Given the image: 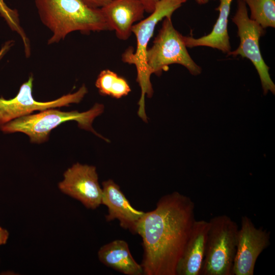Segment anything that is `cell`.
Here are the masks:
<instances>
[{"label": "cell", "instance_id": "cell-8", "mask_svg": "<svg viewBox=\"0 0 275 275\" xmlns=\"http://www.w3.org/2000/svg\"><path fill=\"white\" fill-rule=\"evenodd\" d=\"M33 77L21 86L16 96L10 99L0 97V127L16 118L31 114L35 111H44L50 108L69 106L71 103L80 102L88 90L83 85L76 92L64 95L54 100L41 102L32 95Z\"/></svg>", "mask_w": 275, "mask_h": 275}, {"label": "cell", "instance_id": "cell-17", "mask_svg": "<svg viewBox=\"0 0 275 275\" xmlns=\"http://www.w3.org/2000/svg\"><path fill=\"white\" fill-rule=\"evenodd\" d=\"M250 9V18L263 29L275 27V0H242Z\"/></svg>", "mask_w": 275, "mask_h": 275}, {"label": "cell", "instance_id": "cell-5", "mask_svg": "<svg viewBox=\"0 0 275 275\" xmlns=\"http://www.w3.org/2000/svg\"><path fill=\"white\" fill-rule=\"evenodd\" d=\"M204 258L200 275H233L238 226L227 215L209 221Z\"/></svg>", "mask_w": 275, "mask_h": 275}, {"label": "cell", "instance_id": "cell-1", "mask_svg": "<svg viewBox=\"0 0 275 275\" xmlns=\"http://www.w3.org/2000/svg\"><path fill=\"white\" fill-rule=\"evenodd\" d=\"M195 203L174 191L160 198L156 208L145 212L136 228L142 239L141 265L144 275H176L195 221Z\"/></svg>", "mask_w": 275, "mask_h": 275}, {"label": "cell", "instance_id": "cell-11", "mask_svg": "<svg viewBox=\"0 0 275 275\" xmlns=\"http://www.w3.org/2000/svg\"><path fill=\"white\" fill-rule=\"evenodd\" d=\"M102 204L105 205L108 213L105 215L107 222L117 219L121 228L136 234L139 222L145 212L133 207L120 186L112 179L102 183Z\"/></svg>", "mask_w": 275, "mask_h": 275}, {"label": "cell", "instance_id": "cell-9", "mask_svg": "<svg viewBox=\"0 0 275 275\" xmlns=\"http://www.w3.org/2000/svg\"><path fill=\"white\" fill-rule=\"evenodd\" d=\"M270 244V232L257 228L248 216L241 218L233 275H253L259 256Z\"/></svg>", "mask_w": 275, "mask_h": 275}, {"label": "cell", "instance_id": "cell-10", "mask_svg": "<svg viewBox=\"0 0 275 275\" xmlns=\"http://www.w3.org/2000/svg\"><path fill=\"white\" fill-rule=\"evenodd\" d=\"M63 176L58 184L63 193L79 201L88 209H95L102 204V190L95 167L77 162Z\"/></svg>", "mask_w": 275, "mask_h": 275}, {"label": "cell", "instance_id": "cell-16", "mask_svg": "<svg viewBox=\"0 0 275 275\" xmlns=\"http://www.w3.org/2000/svg\"><path fill=\"white\" fill-rule=\"evenodd\" d=\"M95 86L101 95L117 99L127 96L131 91L127 80L109 69L100 72Z\"/></svg>", "mask_w": 275, "mask_h": 275}, {"label": "cell", "instance_id": "cell-12", "mask_svg": "<svg viewBox=\"0 0 275 275\" xmlns=\"http://www.w3.org/2000/svg\"><path fill=\"white\" fill-rule=\"evenodd\" d=\"M110 31L121 40H127L136 22L144 18L143 5L138 0H112L100 8Z\"/></svg>", "mask_w": 275, "mask_h": 275}, {"label": "cell", "instance_id": "cell-4", "mask_svg": "<svg viewBox=\"0 0 275 275\" xmlns=\"http://www.w3.org/2000/svg\"><path fill=\"white\" fill-rule=\"evenodd\" d=\"M102 104L96 103L89 110L84 112L77 111L62 112L50 108L35 114H30L14 119L0 127L6 133L22 132L26 134L34 143H42L48 140L51 131L61 124L75 121L81 129L90 131L97 136L106 140L93 129L94 120L104 111Z\"/></svg>", "mask_w": 275, "mask_h": 275}, {"label": "cell", "instance_id": "cell-14", "mask_svg": "<svg viewBox=\"0 0 275 275\" xmlns=\"http://www.w3.org/2000/svg\"><path fill=\"white\" fill-rule=\"evenodd\" d=\"M232 1L219 0V5L216 9L219 11L218 17L209 34L198 38L183 36L187 47L206 46L217 49L227 54L231 51L228 25Z\"/></svg>", "mask_w": 275, "mask_h": 275}, {"label": "cell", "instance_id": "cell-15", "mask_svg": "<svg viewBox=\"0 0 275 275\" xmlns=\"http://www.w3.org/2000/svg\"><path fill=\"white\" fill-rule=\"evenodd\" d=\"M98 257L105 265L124 274H143L142 266L133 258L128 243L123 240H115L102 246Z\"/></svg>", "mask_w": 275, "mask_h": 275}, {"label": "cell", "instance_id": "cell-3", "mask_svg": "<svg viewBox=\"0 0 275 275\" xmlns=\"http://www.w3.org/2000/svg\"><path fill=\"white\" fill-rule=\"evenodd\" d=\"M186 0H160L154 11L146 18L135 23L132 33L135 36L136 46L134 52L129 49L122 56L123 61L133 64L137 71L136 81L141 90V95L138 102V114L144 122L147 121L145 111V97L150 98L154 91L150 80V73L146 62L148 43L152 37L157 24L166 17L171 18L173 13Z\"/></svg>", "mask_w": 275, "mask_h": 275}, {"label": "cell", "instance_id": "cell-13", "mask_svg": "<svg viewBox=\"0 0 275 275\" xmlns=\"http://www.w3.org/2000/svg\"><path fill=\"white\" fill-rule=\"evenodd\" d=\"M209 221L196 220L176 269V275H200L204 258Z\"/></svg>", "mask_w": 275, "mask_h": 275}, {"label": "cell", "instance_id": "cell-7", "mask_svg": "<svg viewBox=\"0 0 275 275\" xmlns=\"http://www.w3.org/2000/svg\"><path fill=\"white\" fill-rule=\"evenodd\" d=\"M232 20L237 26L240 43L236 49L227 54L250 60L259 74L264 94L268 91L274 94L275 85L270 76L269 67L262 58L259 43L265 29L249 17L246 5L242 0H238L237 10Z\"/></svg>", "mask_w": 275, "mask_h": 275}, {"label": "cell", "instance_id": "cell-21", "mask_svg": "<svg viewBox=\"0 0 275 275\" xmlns=\"http://www.w3.org/2000/svg\"><path fill=\"white\" fill-rule=\"evenodd\" d=\"M12 43L11 41L6 42L5 44L2 47L0 50V60L5 54V53L9 50L11 46Z\"/></svg>", "mask_w": 275, "mask_h": 275}, {"label": "cell", "instance_id": "cell-6", "mask_svg": "<svg viewBox=\"0 0 275 275\" xmlns=\"http://www.w3.org/2000/svg\"><path fill=\"white\" fill-rule=\"evenodd\" d=\"M146 62L151 75H160L170 65L177 64L185 67L193 75L201 74L202 68L191 58L183 35L174 28L171 18L163 19L161 28L148 48Z\"/></svg>", "mask_w": 275, "mask_h": 275}, {"label": "cell", "instance_id": "cell-22", "mask_svg": "<svg viewBox=\"0 0 275 275\" xmlns=\"http://www.w3.org/2000/svg\"><path fill=\"white\" fill-rule=\"evenodd\" d=\"M199 4H204L208 2L207 0H195Z\"/></svg>", "mask_w": 275, "mask_h": 275}, {"label": "cell", "instance_id": "cell-23", "mask_svg": "<svg viewBox=\"0 0 275 275\" xmlns=\"http://www.w3.org/2000/svg\"><path fill=\"white\" fill-rule=\"evenodd\" d=\"M207 1L209 2V1H211V0H207Z\"/></svg>", "mask_w": 275, "mask_h": 275}, {"label": "cell", "instance_id": "cell-2", "mask_svg": "<svg viewBox=\"0 0 275 275\" xmlns=\"http://www.w3.org/2000/svg\"><path fill=\"white\" fill-rule=\"evenodd\" d=\"M35 4L42 22L52 33L49 44L74 31H110L101 9L91 8L80 0H35Z\"/></svg>", "mask_w": 275, "mask_h": 275}, {"label": "cell", "instance_id": "cell-19", "mask_svg": "<svg viewBox=\"0 0 275 275\" xmlns=\"http://www.w3.org/2000/svg\"><path fill=\"white\" fill-rule=\"evenodd\" d=\"M144 6L145 12L151 13L155 7L156 5L160 0H138Z\"/></svg>", "mask_w": 275, "mask_h": 275}, {"label": "cell", "instance_id": "cell-18", "mask_svg": "<svg viewBox=\"0 0 275 275\" xmlns=\"http://www.w3.org/2000/svg\"><path fill=\"white\" fill-rule=\"evenodd\" d=\"M87 6L93 8L100 9L112 0H80Z\"/></svg>", "mask_w": 275, "mask_h": 275}, {"label": "cell", "instance_id": "cell-20", "mask_svg": "<svg viewBox=\"0 0 275 275\" xmlns=\"http://www.w3.org/2000/svg\"><path fill=\"white\" fill-rule=\"evenodd\" d=\"M9 235V232L6 229L0 227V245L7 243Z\"/></svg>", "mask_w": 275, "mask_h": 275}]
</instances>
